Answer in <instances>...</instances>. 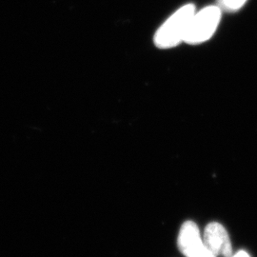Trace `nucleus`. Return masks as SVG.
<instances>
[{
  "label": "nucleus",
  "mask_w": 257,
  "mask_h": 257,
  "mask_svg": "<svg viewBox=\"0 0 257 257\" xmlns=\"http://www.w3.org/2000/svg\"><path fill=\"white\" fill-rule=\"evenodd\" d=\"M195 13L193 4H187L175 12L156 31L155 44L159 49H171L184 42L191 19Z\"/></svg>",
  "instance_id": "obj_1"
},
{
  "label": "nucleus",
  "mask_w": 257,
  "mask_h": 257,
  "mask_svg": "<svg viewBox=\"0 0 257 257\" xmlns=\"http://www.w3.org/2000/svg\"><path fill=\"white\" fill-rule=\"evenodd\" d=\"M221 14L222 11L217 5H211L195 12L191 19L184 42L197 45L208 41L220 23Z\"/></svg>",
  "instance_id": "obj_2"
},
{
  "label": "nucleus",
  "mask_w": 257,
  "mask_h": 257,
  "mask_svg": "<svg viewBox=\"0 0 257 257\" xmlns=\"http://www.w3.org/2000/svg\"><path fill=\"white\" fill-rule=\"evenodd\" d=\"M177 246L186 257H216L206 248L199 229L193 221H186L182 224Z\"/></svg>",
  "instance_id": "obj_3"
},
{
  "label": "nucleus",
  "mask_w": 257,
  "mask_h": 257,
  "mask_svg": "<svg viewBox=\"0 0 257 257\" xmlns=\"http://www.w3.org/2000/svg\"><path fill=\"white\" fill-rule=\"evenodd\" d=\"M203 242L206 248L216 257L232 255V247L229 233L220 223L212 222L206 227Z\"/></svg>",
  "instance_id": "obj_4"
},
{
  "label": "nucleus",
  "mask_w": 257,
  "mask_h": 257,
  "mask_svg": "<svg viewBox=\"0 0 257 257\" xmlns=\"http://www.w3.org/2000/svg\"><path fill=\"white\" fill-rule=\"evenodd\" d=\"M248 0H217V6L221 11L225 12H237L241 9Z\"/></svg>",
  "instance_id": "obj_5"
},
{
  "label": "nucleus",
  "mask_w": 257,
  "mask_h": 257,
  "mask_svg": "<svg viewBox=\"0 0 257 257\" xmlns=\"http://www.w3.org/2000/svg\"><path fill=\"white\" fill-rule=\"evenodd\" d=\"M230 257H250V255L245 250H239L236 253L232 254Z\"/></svg>",
  "instance_id": "obj_6"
}]
</instances>
